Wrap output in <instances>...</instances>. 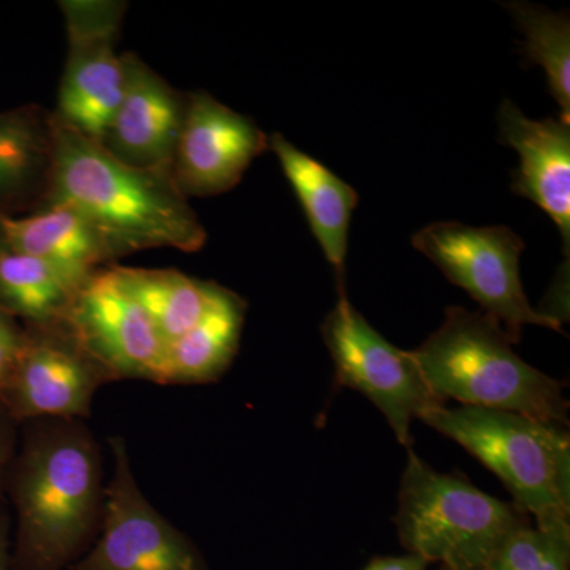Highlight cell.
<instances>
[{
  "label": "cell",
  "instance_id": "obj_23",
  "mask_svg": "<svg viewBox=\"0 0 570 570\" xmlns=\"http://www.w3.org/2000/svg\"><path fill=\"white\" fill-rule=\"evenodd\" d=\"M24 333L18 330L9 314L0 309V393L9 384L22 347Z\"/></svg>",
  "mask_w": 570,
  "mask_h": 570
},
{
  "label": "cell",
  "instance_id": "obj_21",
  "mask_svg": "<svg viewBox=\"0 0 570 570\" xmlns=\"http://www.w3.org/2000/svg\"><path fill=\"white\" fill-rule=\"evenodd\" d=\"M505 9L523 32L528 62L546 70L551 96L560 105V119L570 122V21L569 14L554 13L530 2H509Z\"/></svg>",
  "mask_w": 570,
  "mask_h": 570
},
{
  "label": "cell",
  "instance_id": "obj_2",
  "mask_svg": "<svg viewBox=\"0 0 570 570\" xmlns=\"http://www.w3.org/2000/svg\"><path fill=\"white\" fill-rule=\"evenodd\" d=\"M55 122V171L45 206L77 209L118 257L159 247L197 253L205 246V227L171 176L119 163L100 142Z\"/></svg>",
  "mask_w": 570,
  "mask_h": 570
},
{
  "label": "cell",
  "instance_id": "obj_7",
  "mask_svg": "<svg viewBox=\"0 0 570 570\" xmlns=\"http://www.w3.org/2000/svg\"><path fill=\"white\" fill-rule=\"evenodd\" d=\"M322 337L337 385L362 393L387 420L397 442L411 449L412 423L445 404L428 387L411 351H401L379 335L347 295H340L325 317Z\"/></svg>",
  "mask_w": 570,
  "mask_h": 570
},
{
  "label": "cell",
  "instance_id": "obj_14",
  "mask_svg": "<svg viewBox=\"0 0 570 570\" xmlns=\"http://www.w3.org/2000/svg\"><path fill=\"white\" fill-rule=\"evenodd\" d=\"M499 140L520 156L512 190L549 214L560 228L566 257L570 247V122L527 118L512 100L498 112Z\"/></svg>",
  "mask_w": 570,
  "mask_h": 570
},
{
  "label": "cell",
  "instance_id": "obj_10",
  "mask_svg": "<svg viewBox=\"0 0 570 570\" xmlns=\"http://www.w3.org/2000/svg\"><path fill=\"white\" fill-rule=\"evenodd\" d=\"M111 377L81 346L63 318L31 324L0 401L18 422L88 419L96 393Z\"/></svg>",
  "mask_w": 570,
  "mask_h": 570
},
{
  "label": "cell",
  "instance_id": "obj_11",
  "mask_svg": "<svg viewBox=\"0 0 570 570\" xmlns=\"http://www.w3.org/2000/svg\"><path fill=\"white\" fill-rule=\"evenodd\" d=\"M62 318L111 381L140 379L163 385L167 344L115 266L92 273Z\"/></svg>",
  "mask_w": 570,
  "mask_h": 570
},
{
  "label": "cell",
  "instance_id": "obj_22",
  "mask_svg": "<svg viewBox=\"0 0 570 570\" xmlns=\"http://www.w3.org/2000/svg\"><path fill=\"white\" fill-rule=\"evenodd\" d=\"M570 520L528 524L513 532L489 570H569Z\"/></svg>",
  "mask_w": 570,
  "mask_h": 570
},
{
  "label": "cell",
  "instance_id": "obj_17",
  "mask_svg": "<svg viewBox=\"0 0 570 570\" xmlns=\"http://www.w3.org/2000/svg\"><path fill=\"white\" fill-rule=\"evenodd\" d=\"M247 305L220 285L204 317L167 347L163 385L212 384L234 363Z\"/></svg>",
  "mask_w": 570,
  "mask_h": 570
},
{
  "label": "cell",
  "instance_id": "obj_8",
  "mask_svg": "<svg viewBox=\"0 0 570 570\" xmlns=\"http://www.w3.org/2000/svg\"><path fill=\"white\" fill-rule=\"evenodd\" d=\"M112 474L105 489L102 530L71 570H209L189 535L142 494L121 436L110 438Z\"/></svg>",
  "mask_w": 570,
  "mask_h": 570
},
{
  "label": "cell",
  "instance_id": "obj_25",
  "mask_svg": "<svg viewBox=\"0 0 570 570\" xmlns=\"http://www.w3.org/2000/svg\"><path fill=\"white\" fill-rule=\"evenodd\" d=\"M430 562L414 553L406 557L374 558L363 570H426Z\"/></svg>",
  "mask_w": 570,
  "mask_h": 570
},
{
  "label": "cell",
  "instance_id": "obj_6",
  "mask_svg": "<svg viewBox=\"0 0 570 570\" xmlns=\"http://www.w3.org/2000/svg\"><path fill=\"white\" fill-rule=\"evenodd\" d=\"M412 246L426 255L450 283L466 291L483 313L497 318L513 343L527 325L562 333L560 322L531 306L524 294L520 279L524 243L509 227L434 223L412 236Z\"/></svg>",
  "mask_w": 570,
  "mask_h": 570
},
{
  "label": "cell",
  "instance_id": "obj_18",
  "mask_svg": "<svg viewBox=\"0 0 570 570\" xmlns=\"http://www.w3.org/2000/svg\"><path fill=\"white\" fill-rule=\"evenodd\" d=\"M55 159L52 112L31 108L0 115V205L36 202L45 208Z\"/></svg>",
  "mask_w": 570,
  "mask_h": 570
},
{
  "label": "cell",
  "instance_id": "obj_27",
  "mask_svg": "<svg viewBox=\"0 0 570 570\" xmlns=\"http://www.w3.org/2000/svg\"><path fill=\"white\" fill-rule=\"evenodd\" d=\"M438 570H450V569L445 568V566H439Z\"/></svg>",
  "mask_w": 570,
  "mask_h": 570
},
{
  "label": "cell",
  "instance_id": "obj_20",
  "mask_svg": "<svg viewBox=\"0 0 570 570\" xmlns=\"http://www.w3.org/2000/svg\"><path fill=\"white\" fill-rule=\"evenodd\" d=\"M81 284L31 255L0 249V309L29 324L62 318Z\"/></svg>",
  "mask_w": 570,
  "mask_h": 570
},
{
  "label": "cell",
  "instance_id": "obj_1",
  "mask_svg": "<svg viewBox=\"0 0 570 570\" xmlns=\"http://www.w3.org/2000/svg\"><path fill=\"white\" fill-rule=\"evenodd\" d=\"M24 423L21 452L10 471L18 517L11 570L71 568L102 530V450L81 419Z\"/></svg>",
  "mask_w": 570,
  "mask_h": 570
},
{
  "label": "cell",
  "instance_id": "obj_12",
  "mask_svg": "<svg viewBox=\"0 0 570 570\" xmlns=\"http://www.w3.org/2000/svg\"><path fill=\"white\" fill-rule=\"evenodd\" d=\"M268 149V135L206 92L187 94L171 178L184 197H214L242 181Z\"/></svg>",
  "mask_w": 570,
  "mask_h": 570
},
{
  "label": "cell",
  "instance_id": "obj_19",
  "mask_svg": "<svg viewBox=\"0 0 570 570\" xmlns=\"http://www.w3.org/2000/svg\"><path fill=\"white\" fill-rule=\"evenodd\" d=\"M112 266L124 287L151 318L167 347L204 317L220 287L176 269Z\"/></svg>",
  "mask_w": 570,
  "mask_h": 570
},
{
  "label": "cell",
  "instance_id": "obj_16",
  "mask_svg": "<svg viewBox=\"0 0 570 570\" xmlns=\"http://www.w3.org/2000/svg\"><path fill=\"white\" fill-rule=\"evenodd\" d=\"M268 149L276 154L285 178L303 206L311 230L324 250L326 261L337 276V294L344 288V262L348 246L352 213L358 205V194L324 164L307 156L281 134L268 137Z\"/></svg>",
  "mask_w": 570,
  "mask_h": 570
},
{
  "label": "cell",
  "instance_id": "obj_5",
  "mask_svg": "<svg viewBox=\"0 0 570 570\" xmlns=\"http://www.w3.org/2000/svg\"><path fill=\"white\" fill-rule=\"evenodd\" d=\"M420 422L466 449L535 523L570 520V439L566 428L483 407L439 406Z\"/></svg>",
  "mask_w": 570,
  "mask_h": 570
},
{
  "label": "cell",
  "instance_id": "obj_3",
  "mask_svg": "<svg viewBox=\"0 0 570 570\" xmlns=\"http://www.w3.org/2000/svg\"><path fill=\"white\" fill-rule=\"evenodd\" d=\"M512 344L497 318L452 306L436 332L411 354L428 387L444 403L455 400L568 426L562 382L524 362Z\"/></svg>",
  "mask_w": 570,
  "mask_h": 570
},
{
  "label": "cell",
  "instance_id": "obj_26",
  "mask_svg": "<svg viewBox=\"0 0 570 570\" xmlns=\"http://www.w3.org/2000/svg\"><path fill=\"white\" fill-rule=\"evenodd\" d=\"M0 570H11L10 519L3 509H0Z\"/></svg>",
  "mask_w": 570,
  "mask_h": 570
},
{
  "label": "cell",
  "instance_id": "obj_24",
  "mask_svg": "<svg viewBox=\"0 0 570 570\" xmlns=\"http://www.w3.org/2000/svg\"><path fill=\"white\" fill-rule=\"evenodd\" d=\"M17 423L0 401V491L6 482L7 471L13 461L14 442H17Z\"/></svg>",
  "mask_w": 570,
  "mask_h": 570
},
{
  "label": "cell",
  "instance_id": "obj_4",
  "mask_svg": "<svg viewBox=\"0 0 570 570\" xmlns=\"http://www.w3.org/2000/svg\"><path fill=\"white\" fill-rule=\"evenodd\" d=\"M409 553L450 570H489L505 540L531 524L515 504L483 493L464 479L442 474L407 449L395 517Z\"/></svg>",
  "mask_w": 570,
  "mask_h": 570
},
{
  "label": "cell",
  "instance_id": "obj_15",
  "mask_svg": "<svg viewBox=\"0 0 570 570\" xmlns=\"http://www.w3.org/2000/svg\"><path fill=\"white\" fill-rule=\"evenodd\" d=\"M0 234L7 249L47 262L78 283L119 258L99 230L69 205H48L24 217L0 214Z\"/></svg>",
  "mask_w": 570,
  "mask_h": 570
},
{
  "label": "cell",
  "instance_id": "obj_13",
  "mask_svg": "<svg viewBox=\"0 0 570 570\" xmlns=\"http://www.w3.org/2000/svg\"><path fill=\"white\" fill-rule=\"evenodd\" d=\"M122 58V99L100 145L129 167L171 176L187 94L176 91L134 52Z\"/></svg>",
  "mask_w": 570,
  "mask_h": 570
},
{
  "label": "cell",
  "instance_id": "obj_9",
  "mask_svg": "<svg viewBox=\"0 0 570 570\" xmlns=\"http://www.w3.org/2000/svg\"><path fill=\"white\" fill-rule=\"evenodd\" d=\"M69 52L52 111L62 126L102 142L122 99V55L116 51L124 7L118 2H63Z\"/></svg>",
  "mask_w": 570,
  "mask_h": 570
}]
</instances>
